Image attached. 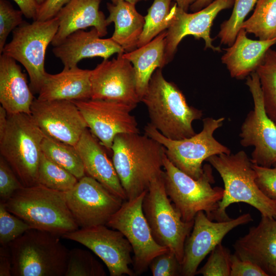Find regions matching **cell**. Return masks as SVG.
Instances as JSON below:
<instances>
[{"instance_id": "ee69618b", "label": "cell", "mask_w": 276, "mask_h": 276, "mask_svg": "<svg viewBox=\"0 0 276 276\" xmlns=\"http://www.w3.org/2000/svg\"><path fill=\"white\" fill-rule=\"evenodd\" d=\"M12 275V261L8 246H0V276Z\"/></svg>"}, {"instance_id": "5bb4252c", "label": "cell", "mask_w": 276, "mask_h": 276, "mask_svg": "<svg viewBox=\"0 0 276 276\" xmlns=\"http://www.w3.org/2000/svg\"><path fill=\"white\" fill-rule=\"evenodd\" d=\"M83 116L88 128L103 147L111 153L115 137L121 133H139L138 124L131 111L133 106L124 102L89 99L72 101Z\"/></svg>"}, {"instance_id": "e575fe53", "label": "cell", "mask_w": 276, "mask_h": 276, "mask_svg": "<svg viewBox=\"0 0 276 276\" xmlns=\"http://www.w3.org/2000/svg\"><path fill=\"white\" fill-rule=\"evenodd\" d=\"M258 0H234L231 16L220 25L217 37L221 44L231 46L241 29L242 24Z\"/></svg>"}, {"instance_id": "ab89813d", "label": "cell", "mask_w": 276, "mask_h": 276, "mask_svg": "<svg viewBox=\"0 0 276 276\" xmlns=\"http://www.w3.org/2000/svg\"><path fill=\"white\" fill-rule=\"evenodd\" d=\"M24 186L7 161L0 156V202H5Z\"/></svg>"}, {"instance_id": "603a6c76", "label": "cell", "mask_w": 276, "mask_h": 276, "mask_svg": "<svg viewBox=\"0 0 276 276\" xmlns=\"http://www.w3.org/2000/svg\"><path fill=\"white\" fill-rule=\"evenodd\" d=\"M101 0H71L56 15L59 22L58 31L51 44H59L71 33L88 27L95 28L101 37L107 33L109 25L100 10Z\"/></svg>"}, {"instance_id": "9a60e30c", "label": "cell", "mask_w": 276, "mask_h": 276, "mask_svg": "<svg viewBox=\"0 0 276 276\" xmlns=\"http://www.w3.org/2000/svg\"><path fill=\"white\" fill-rule=\"evenodd\" d=\"M61 237L78 242L91 250L106 265L110 276L135 275L129 265L132 264L131 245L120 231L106 225L81 228Z\"/></svg>"}, {"instance_id": "7bdbcfd3", "label": "cell", "mask_w": 276, "mask_h": 276, "mask_svg": "<svg viewBox=\"0 0 276 276\" xmlns=\"http://www.w3.org/2000/svg\"><path fill=\"white\" fill-rule=\"evenodd\" d=\"M71 0H47L39 6L35 20L45 21L56 16L58 12Z\"/></svg>"}, {"instance_id": "4fadbf2b", "label": "cell", "mask_w": 276, "mask_h": 276, "mask_svg": "<svg viewBox=\"0 0 276 276\" xmlns=\"http://www.w3.org/2000/svg\"><path fill=\"white\" fill-rule=\"evenodd\" d=\"M66 198L69 210L81 228L106 225L124 201L87 175L66 192Z\"/></svg>"}, {"instance_id": "484cf974", "label": "cell", "mask_w": 276, "mask_h": 276, "mask_svg": "<svg viewBox=\"0 0 276 276\" xmlns=\"http://www.w3.org/2000/svg\"><path fill=\"white\" fill-rule=\"evenodd\" d=\"M91 70L78 66L59 73H47L37 98L39 100H83L91 99Z\"/></svg>"}, {"instance_id": "3957f363", "label": "cell", "mask_w": 276, "mask_h": 276, "mask_svg": "<svg viewBox=\"0 0 276 276\" xmlns=\"http://www.w3.org/2000/svg\"><path fill=\"white\" fill-rule=\"evenodd\" d=\"M205 161L217 170L224 183V195L219 203L216 221L231 219L226 209L236 202L250 205L261 216L276 218V200L267 197L258 187L253 164L244 151L214 155Z\"/></svg>"}, {"instance_id": "ac0fdd59", "label": "cell", "mask_w": 276, "mask_h": 276, "mask_svg": "<svg viewBox=\"0 0 276 276\" xmlns=\"http://www.w3.org/2000/svg\"><path fill=\"white\" fill-rule=\"evenodd\" d=\"M123 54L110 60H104L91 70V99L124 102L135 108L141 101L135 72L132 63Z\"/></svg>"}, {"instance_id": "b9f144b4", "label": "cell", "mask_w": 276, "mask_h": 276, "mask_svg": "<svg viewBox=\"0 0 276 276\" xmlns=\"http://www.w3.org/2000/svg\"><path fill=\"white\" fill-rule=\"evenodd\" d=\"M230 276H268L255 264L241 259L235 253L231 255Z\"/></svg>"}, {"instance_id": "52a82bcc", "label": "cell", "mask_w": 276, "mask_h": 276, "mask_svg": "<svg viewBox=\"0 0 276 276\" xmlns=\"http://www.w3.org/2000/svg\"><path fill=\"white\" fill-rule=\"evenodd\" d=\"M45 134L31 114H8L4 133L0 135V153L24 187L38 184L39 165Z\"/></svg>"}, {"instance_id": "277c9868", "label": "cell", "mask_w": 276, "mask_h": 276, "mask_svg": "<svg viewBox=\"0 0 276 276\" xmlns=\"http://www.w3.org/2000/svg\"><path fill=\"white\" fill-rule=\"evenodd\" d=\"M4 203L32 228L59 236L79 228L68 207L66 192L37 184L24 187Z\"/></svg>"}, {"instance_id": "ffe728a7", "label": "cell", "mask_w": 276, "mask_h": 276, "mask_svg": "<svg viewBox=\"0 0 276 276\" xmlns=\"http://www.w3.org/2000/svg\"><path fill=\"white\" fill-rule=\"evenodd\" d=\"M235 254L263 269L268 276L276 274V218L261 216L259 223L233 245Z\"/></svg>"}, {"instance_id": "8992f818", "label": "cell", "mask_w": 276, "mask_h": 276, "mask_svg": "<svg viewBox=\"0 0 276 276\" xmlns=\"http://www.w3.org/2000/svg\"><path fill=\"white\" fill-rule=\"evenodd\" d=\"M59 236L30 228L8 246L13 276H64L69 250Z\"/></svg>"}, {"instance_id": "ba28073f", "label": "cell", "mask_w": 276, "mask_h": 276, "mask_svg": "<svg viewBox=\"0 0 276 276\" xmlns=\"http://www.w3.org/2000/svg\"><path fill=\"white\" fill-rule=\"evenodd\" d=\"M225 118L207 117L202 120L201 131L184 139L174 140L164 136L149 123L145 126V134L157 141L165 148L168 158L179 169L197 179L203 173L202 163L209 157L222 153L230 154L231 150L214 136L222 126Z\"/></svg>"}, {"instance_id": "8d00e7d4", "label": "cell", "mask_w": 276, "mask_h": 276, "mask_svg": "<svg viewBox=\"0 0 276 276\" xmlns=\"http://www.w3.org/2000/svg\"><path fill=\"white\" fill-rule=\"evenodd\" d=\"M231 255L229 249L221 243L218 244L210 252L205 264L196 274L203 276H230Z\"/></svg>"}, {"instance_id": "83f0119b", "label": "cell", "mask_w": 276, "mask_h": 276, "mask_svg": "<svg viewBox=\"0 0 276 276\" xmlns=\"http://www.w3.org/2000/svg\"><path fill=\"white\" fill-rule=\"evenodd\" d=\"M167 34L166 30L148 43L131 52L123 54L133 66L136 91L140 101L147 90L154 72L157 68H162L166 65L165 50Z\"/></svg>"}, {"instance_id": "f546056e", "label": "cell", "mask_w": 276, "mask_h": 276, "mask_svg": "<svg viewBox=\"0 0 276 276\" xmlns=\"http://www.w3.org/2000/svg\"><path fill=\"white\" fill-rule=\"evenodd\" d=\"M241 29L260 40L276 38V0H258L253 14L244 21Z\"/></svg>"}, {"instance_id": "44dd1931", "label": "cell", "mask_w": 276, "mask_h": 276, "mask_svg": "<svg viewBox=\"0 0 276 276\" xmlns=\"http://www.w3.org/2000/svg\"><path fill=\"white\" fill-rule=\"evenodd\" d=\"M101 37L94 27L89 31L79 30L54 47L52 51L61 61L63 68L76 67L78 63L84 58L100 57L107 60L114 54L125 53L122 47L110 38Z\"/></svg>"}, {"instance_id": "4316f807", "label": "cell", "mask_w": 276, "mask_h": 276, "mask_svg": "<svg viewBox=\"0 0 276 276\" xmlns=\"http://www.w3.org/2000/svg\"><path fill=\"white\" fill-rule=\"evenodd\" d=\"M108 25L114 24V31L110 37L125 53L137 48V43L145 25V18L136 10L135 5L120 1L107 3Z\"/></svg>"}, {"instance_id": "1f68e13d", "label": "cell", "mask_w": 276, "mask_h": 276, "mask_svg": "<svg viewBox=\"0 0 276 276\" xmlns=\"http://www.w3.org/2000/svg\"><path fill=\"white\" fill-rule=\"evenodd\" d=\"M172 0H154L144 17L145 25L137 43V48L148 43L162 32L167 30L171 23Z\"/></svg>"}, {"instance_id": "836d02e7", "label": "cell", "mask_w": 276, "mask_h": 276, "mask_svg": "<svg viewBox=\"0 0 276 276\" xmlns=\"http://www.w3.org/2000/svg\"><path fill=\"white\" fill-rule=\"evenodd\" d=\"M102 265L87 250L73 248L68 251L64 276H104Z\"/></svg>"}, {"instance_id": "681fc988", "label": "cell", "mask_w": 276, "mask_h": 276, "mask_svg": "<svg viewBox=\"0 0 276 276\" xmlns=\"http://www.w3.org/2000/svg\"><path fill=\"white\" fill-rule=\"evenodd\" d=\"M110 1L113 4H115V3H116L120 1H125V2H128V3H130L131 4L135 5L137 3H138V2H140V1H147V0H110Z\"/></svg>"}, {"instance_id": "8fae6325", "label": "cell", "mask_w": 276, "mask_h": 276, "mask_svg": "<svg viewBox=\"0 0 276 276\" xmlns=\"http://www.w3.org/2000/svg\"><path fill=\"white\" fill-rule=\"evenodd\" d=\"M147 191L124 200L106 224L121 232L130 243L134 254L132 265L135 275L142 274L155 257L170 250L155 241L144 214L143 202Z\"/></svg>"}, {"instance_id": "7a4b0ae2", "label": "cell", "mask_w": 276, "mask_h": 276, "mask_svg": "<svg viewBox=\"0 0 276 276\" xmlns=\"http://www.w3.org/2000/svg\"><path fill=\"white\" fill-rule=\"evenodd\" d=\"M141 102L147 107L149 124L165 137L178 140L196 134L192 123L202 118V111L188 104L176 84L164 78L162 68L154 72Z\"/></svg>"}, {"instance_id": "4dcf8cb0", "label": "cell", "mask_w": 276, "mask_h": 276, "mask_svg": "<svg viewBox=\"0 0 276 276\" xmlns=\"http://www.w3.org/2000/svg\"><path fill=\"white\" fill-rule=\"evenodd\" d=\"M260 80L265 110L276 124V51L269 49L256 70Z\"/></svg>"}, {"instance_id": "7dc6e473", "label": "cell", "mask_w": 276, "mask_h": 276, "mask_svg": "<svg viewBox=\"0 0 276 276\" xmlns=\"http://www.w3.org/2000/svg\"><path fill=\"white\" fill-rule=\"evenodd\" d=\"M213 1V0H197L190 6V9L193 12H195L206 7Z\"/></svg>"}, {"instance_id": "f6af8a7d", "label": "cell", "mask_w": 276, "mask_h": 276, "mask_svg": "<svg viewBox=\"0 0 276 276\" xmlns=\"http://www.w3.org/2000/svg\"><path fill=\"white\" fill-rule=\"evenodd\" d=\"M18 6L23 15L28 19L35 20L39 5L35 0H13Z\"/></svg>"}, {"instance_id": "d590c367", "label": "cell", "mask_w": 276, "mask_h": 276, "mask_svg": "<svg viewBox=\"0 0 276 276\" xmlns=\"http://www.w3.org/2000/svg\"><path fill=\"white\" fill-rule=\"evenodd\" d=\"M31 227L24 220L10 212L0 202V243L7 246Z\"/></svg>"}, {"instance_id": "7c38bea8", "label": "cell", "mask_w": 276, "mask_h": 276, "mask_svg": "<svg viewBox=\"0 0 276 276\" xmlns=\"http://www.w3.org/2000/svg\"><path fill=\"white\" fill-rule=\"evenodd\" d=\"M254 101V108L247 114L240 129V144L254 147L250 160L254 165L270 168L276 163V124L264 108L259 76L254 72L246 79Z\"/></svg>"}, {"instance_id": "d6986e66", "label": "cell", "mask_w": 276, "mask_h": 276, "mask_svg": "<svg viewBox=\"0 0 276 276\" xmlns=\"http://www.w3.org/2000/svg\"><path fill=\"white\" fill-rule=\"evenodd\" d=\"M31 115L44 134L74 146L88 128L78 107L72 101L35 99Z\"/></svg>"}, {"instance_id": "f1b7e54d", "label": "cell", "mask_w": 276, "mask_h": 276, "mask_svg": "<svg viewBox=\"0 0 276 276\" xmlns=\"http://www.w3.org/2000/svg\"><path fill=\"white\" fill-rule=\"evenodd\" d=\"M41 148L42 153L48 158L70 172L78 179L86 175L75 146L45 134Z\"/></svg>"}, {"instance_id": "c3c4849f", "label": "cell", "mask_w": 276, "mask_h": 276, "mask_svg": "<svg viewBox=\"0 0 276 276\" xmlns=\"http://www.w3.org/2000/svg\"><path fill=\"white\" fill-rule=\"evenodd\" d=\"M177 6L186 11H188L190 6L197 0H174Z\"/></svg>"}, {"instance_id": "cb8c5ba5", "label": "cell", "mask_w": 276, "mask_h": 276, "mask_svg": "<svg viewBox=\"0 0 276 276\" xmlns=\"http://www.w3.org/2000/svg\"><path fill=\"white\" fill-rule=\"evenodd\" d=\"M35 98L26 75L16 61L3 54L0 56V103L8 114H31Z\"/></svg>"}, {"instance_id": "2e32d148", "label": "cell", "mask_w": 276, "mask_h": 276, "mask_svg": "<svg viewBox=\"0 0 276 276\" xmlns=\"http://www.w3.org/2000/svg\"><path fill=\"white\" fill-rule=\"evenodd\" d=\"M234 0H215L200 10L188 13L179 8L176 3L171 7L172 18L165 40V63L173 58L177 47L184 37L193 36L196 39H202L204 48L214 52H221L219 47L213 44L210 32L213 21L221 11L233 6Z\"/></svg>"}, {"instance_id": "74e56055", "label": "cell", "mask_w": 276, "mask_h": 276, "mask_svg": "<svg viewBox=\"0 0 276 276\" xmlns=\"http://www.w3.org/2000/svg\"><path fill=\"white\" fill-rule=\"evenodd\" d=\"M23 13L6 0H0V53L10 33L24 22Z\"/></svg>"}, {"instance_id": "e0dca14e", "label": "cell", "mask_w": 276, "mask_h": 276, "mask_svg": "<svg viewBox=\"0 0 276 276\" xmlns=\"http://www.w3.org/2000/svg\"><path fill=\"white\" fill-rule=\"evenodd\" d=\"M252 221L250 213L243 214L235 219L214 222L203 211L195 217L192 231L187 237L181 263V275L193 276L205 257L234 228Z\"/></svg>"}, {"instance_id": "816d5d0a", "label": "cell", "mask_w": 276, "mask_h": 276, "mask_svg": "<svg viewBox=\"0 0 276 276\" xmlns=\"http://www.w3.org/2000/svg\"><path fill=\"white\" fill-rule=\"evenodd\" d=\"M275 276H276V274H275Z\"/></svg>"}, {"instance_id": "6da1fadb", "label": "cell", "mask_w": 276, "mask_h": 276, "mask_svg": "<svg viewBox=\"0 0 276 276\" xmlns=\"http://www.w3.org/2000/svg\"><path fill=\"white\" fill-rule=\"evenodd\" d=\"M111 154L127 200L147 191L151 182L164 173L165 148L146 134H118L113 140Z\"/></svg>"}, {"instance_id": "7402d4cb", "label": "cell", "mask_w": 276, "mask_h": 276, "mask_svg": "<svg viewBox=\"0 0 276 276\" xmlns=\"http://www.w3.org/2000/svg\"><path fill=\"white\" fill-rule=\"evenodd\" d=\"M98 140L87 128L75 146L86 174L96 179L112 193L126 200L125 192L113 163Z\"/></svg>"}, {"instance_id": "f907efd6", "label": "cell", "mask_w": 276, "mask_h": 276, "mask_svg": "<svg viewBox=\"0 0 276 276\" xmlns=\"http://www.w3.org/2000/svg\"><path fill=\"white\" fill-rule=\"evenodd\" d=\"M37 4L39 6L43 4L47 0H35Z\"/></svg>"}, {"instance_id": "f35d334b", "label": "cell", "mask_w": 276, "mask_h": 276, "mask_svg": "<svg viewBox=\"0 0 276 276\" xmlns=\"http://www.w3.org/2000/svg\"><path fill=\"white\" fill-rule=\"evenodd\" d=\"M149 267L153 276H178L181 273V264L170 250L155 257Z\"/></svg>"}, {"instance_id": "5b68a950", "label": "cell", "mask_w": 276, "mask_h": 276, "mask_svg": "<svg viewBox=\"0 0 276 276\" xmlns=\"http://www.w3.org/2000/svg\"><path fill=\"white\" fill-rule=\"evenodd\" d=\"M164 178L167 195L186 222L194 221L197 213L203 211L207 217L215 220L224 188L212 187L215 182L212 166H203V173L195 179L187 174L168 158L163 159Z\"/></svg>"}, {"instance_id": "d6a6232c", "label": "cell", "mask_w": 276, "mask_h": 276, "mask_svg": "<svg viewBox=\"0 0 276 276\" xmlns=\"http://www.w3.org/2000/svg\"><path fill=\"white\" fill-rule=\"evenodd\" d=\"M78 180L70 172L42 153L38 170V184L52 190L67 192L75 186Z\"/></svg>"}, {"instance_id": "bcb514c9", "label": "cell", "mask_w": 276, "mask_h": 276, "mask_svg": "<svg viewBox=\"0 0 276 276\" xmlns=\"http://www.w3.org/2000/svg\"><path fill=\"white\" fill-rule=\"evenodd\" d=\"M8 114L5 109L0 106V135H2L7 125Z\"/></svg>"}, {"instance_id": "30bf717a", "label": "cell", "mask_w": 276, "mask_h": 276, "mask_svg": "<svg viewBox=\"0 0 276 276\" xmlns=\"http://www.w3.org/2000/svg\"><path fill=\"white\" fill-rule=\"evenodd\" d=\"M59 27L55 17L45 21H24L13 31L12 40L4 46L2 54L20 63L30 78L33 94H38L45 78V55Z\"/></svg>"}, {"instance_id": "9c48e42d", "label": "cell", "mask_w": 276, "mask_h": 276, "mask_svg": "<svg viewBox=\"0 0 276 276\" xmlns=\"http://www.w3.org/2000/svg\"><path fill=\"white\" fill-rule=\"evenodd\" d=\"M171 202L165 190L163 173L151 182L143 199V210L155 241L168 247L181 264L185 243L194 221H184Z\"/></svg>"}, {"instance_id": "60d3db41", "label": "cell", "mask_w": 276, "mask_h": 276, "mask_svg": "<svg viewBox=\"0 0 276 276\" xmlns=\"http://www.w3.org/2000/svg\"><path fill=\"white\" fill-rule=\"evenodd\" d=\"M256 173V182L268 198L276 200V163L267 168L253 164Z\"/></svg>"}, {"instance_id": "d4e9b609", "label": "cell", "mask_w": 276, "mask_h": 276, "mask_svg": "<svg viewBox=\"0 0 276 276\" xmlns=\"http://www.w3.org/2000/svg\"><path fill=\"white\" fill-rule=\"evenodd\" d=\"M247 32L241 29L233 44L224 49L221 57L231 77L241 80L255 72L267 51L276 44V38L268 40L248 38Z\"/></svg>"}]
</instances>
